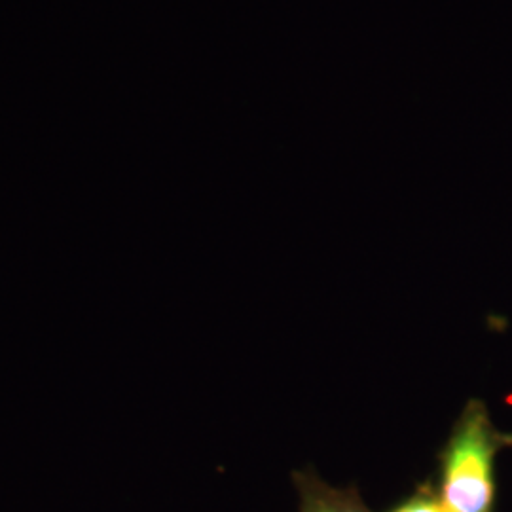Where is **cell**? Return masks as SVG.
<instances>
[{"instance_id": "cell-2", "label": "cell", "mask_w": 512, "mask_h": 512, "mask_svg": "<svg viewBox=\"0 0 512 512\" xmlns=\"http://www.w3.org/2000/svg\"><path fill=\"white\" fill-rule=\"evenodd\" d=\"M294 486L298 490V512H372L355 488L330 486L313 471H296Z\"/></svg>"}, {"instance_id": "cell-3", "label": "cell", "mask_w": 512, "mask_h": 512, "mask_svg": "<svg viewBox=\"0 0 512 512\" xmlns=\"http://www.w3.org/2000/svg\"><path fill=\"white\" fill-rule=\"evenodd\" d=\"M389 512H448L440 503L433 484H421L414 494L408 495Z\"/></svg>"}, {"instance_id": "cell-1", "label": "cell", "mask_w": 512, "mask_h": 512, "mask_svg": "<svg viewBox=\"0 0 512 512\" xmlns=\"http://www.w3.org/2000/svg\"><path fill=\"white\" fill-rule=\"evenodd\" d=\"M512 444L499 433L484 404L471 401L440 452V503L448 512H492L495 499V458Z\"/></svg>"}]
</instances>
